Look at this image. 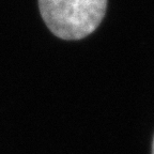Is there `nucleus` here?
Here are the masks:
<instances>
[{
  "label": "nucleus",
  "instance_id": "1",
  "mask_svg": "<svg viewBox=\"0 0 154 154\" xmlns=\"http://www.w3.org/2000/svg\"><path fill=\"white\" fill-rule=\"evenodd\" d=\"M48 29L62 40H82L100 26L107 0H38Z\"/></svg>",
  "mask_w": 154,
  "mask_h": 154
},
{
  "label": "nucleus",
  "instance_id": "2",
  "mask_svg": "<svg viewBox=\"0 0 154 154\" xmlns=\"http://www.w3.org/2000/svg\"><path fill=\"white\" fill-rule=\"evenodd\" d=\"M152 154H154V139H153V147H152Z\"/></svg>",
  "mask_w": 154,
  "mask_h": 154
}]
</instances>
